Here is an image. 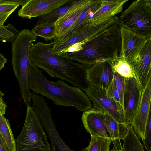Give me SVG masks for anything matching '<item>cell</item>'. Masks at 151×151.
<instances>
[{"label": "cell", "instance_id": "1", "mask_svg": "<svg viewBox=\"0 0 151 151\" xmlns=\"http://www.w3.org/2000/svg\"><path fill=\"white\" fill-rule=\"evenodd\" d=\"M53 45V42L49 43L38 42L32 45L30 62L51 77L65 80L85 91L88 84L85 67L80 63L53 53L51 48Z\"/></svg>", "mask_w": 151, "mask_h": 151}, {"label": "cell", "instance_id": "2", "mask_svg": "<svg viewBox=\"0 0 151 151\" xmlns=\"http://www.w3.org/2000/svg\"><path fill=\"white\" fill-rule=\"evenodd\" d=\"M30 62L28 83L30 89L52 100L56 105L74 107L78 112L92 108L90 100L81 89L69 86L62 80H49Z\"/></svg>", "mask_w": 151, "mask_h": 151}, {"label": "cell", "instance_id": "3", "mask_svg": "<svg viewBox=\"0 0 151 151\" xmlns=\"http://www.w3.org/2000/svg\"><path fill=\"white\" fill-rule=\"evenodd\" d=\"M121 46L120 27L117 23L85 42L80 50L60 56L79 62L86 68L119 54Z\"/></svg>", "mask_w": 151, "mask_h": 151}, {"label": "cell", "instance_id": "4", "mask_svg": "<svg viewBox=\"0 0 151 151\" xmlns=\"http://www.w3.org/2000/svg\"><path fill=\"white\" fill-rule=\"evenodd\" d=\"M16 141V151H51L40 120L30 106L27 107L24 123Z\"/></svg>", "mask_w": 151, "mask_h": 151}, {"label": "cell", "instance_id": "5", "mask_svg": "<svg viewBox=\"0 0 151 151\" xmlns=\"http://www.w3.org/2000/svg\"><path fill=\"white\" fill-rule=\"evenodd\" d=\"M37 39V37L31 30L24 29L19 31L12 42V64L15 75L22 88L29 86L30 48Z\"/></svg>", "mask_w": 151, "mask_h": 151}, {"label": "cell", "instance_id": "6", "mask_svg": "<svg viewBox=\"0 0 151 151\" xmlns=\"http://www.w3.org/2000/svg\"><path fill=\"white\" fill-rule=\"evenodd\" d=\"M120 27L148 38L151 36V9L143 0L133 1L118 17Z\"/></svg>", "mask_w": 151, "mask_h": 151}, {"label": "cell", "instance_id": "7", "mask_svg": "<svg viewBox=\"0 0 151 151\" xmlns=\"http://www.w3.org/2000/svg\"><path fill=\"white\" fill-rule=\"evenodd\" d=\"M31 107L37 115L51 142V151H74L70 149L60 137L53 120L50 108L44 99L36 96L32 99ZM83 147L81 151H85Z\"/></svg>", "mask_w": 151, "mask_h": 151}, {"label": "cell", "instance_id": "8", "mask_svg": "<svg viewBox=\"0 0 151 151\" xmlns=\"http://www.w3.org/2000/svg\"><path fill=\"white\" fill-rule=\"evenodd\" d=\"M118 17L115 16L93 22L73 34L58 45L53 46L51 51L58 55L65 54L71 46L82 44L86 41L100 33L111 25L118 23Z\"/></svg>", "mask_w": 151, "mask_h": 151}, {"label": "cell", "instance_id": "9", "mask_svg": "<svg viewBox=\"0 0 151 151\" xmlns=\"http://www.w3.org/2000/svg\"><path fill=\"white\" fill-rule=\"evenodd\" d=\"M93 103V107L124 123L123 111L120 104L108 95L105 90L88 84L85 91Z\"/></svg>", "mask_w": 151, "mask_h": 151}, {"label": "cell", "instance_id": "10", "mask_svg": "<svg viewBox=\"0 0 151 151\" xmlns=\"http://www.w3.org/2000/svg\"><path fill=\"white\" fill-rule=\"evenodd\" d=\"M143 89L134 77L124 78L123 100L124 124L131 125L140 102Z\"/></svg>", "mask_w": 151, "mask_h": 151}, {"label": "cell", "instance_id": "11", "mask_svg": "<svg viewBox=\"0 0 151 151\" xmlns=\"http://www.w3.org/2000/svg\"><path fill=\"white\" fill-rule=\"evenodd\" d=\"M151 36L147 39L134 58L128 62L143 90L151 78Z\"/></svg>", "mask_w": 151, "mask_h": 151}, {"label": "cell", "instance_id": "12", "mask_svg": "<svg viewBox=\"0 0 151 151\" xmlns=\"http://www.w3.org/2000/svg\"><path fill=\"white\" fill-rule=\"evenodd\" d=\"M73 0H28L18 12L22 18L31 19L46 14Z\"/></svg>", "mask_w": 151, "mask_h": 151}, {"label": "cell", "instance_id": "13", "mask_svg": "<svg viewBox=\"0 0 151 151\" xmlns=\"http://www.w3.org/2000/svg\"><path fill=\"white\" fill-rule=\"evenodd\" d=\"M86 74L88 84L106 90L113 79L114 72L109 62L105 60L86 68Z\"/></svg>", "mask_w": 151, "mask_h": 151}, {"label": "cell", "instance_id": "14", "mask_svg": "<svg viewBox=\"0 0 151 151\" xmlns=\"http://www.w3.org/2000/svg\"><path fill=\"white\" fill-rule=\"evenodd\" d=\"M151 100V78L143 91L140 102L131 125L135 134L143 141L150 111Z\"/></svg>", "mask_w": 151, "mask_h": 151}, {"label": "cell", "instance_id": "15", "mask_svg": "<svg viewBox=\"0 0 151 151\" xmlns=\"http://www.w3.org/2000/svg\"><path fill=\"white\" fill-rule=\"evenodd\" d=\"M120 27L121 46L119 56L128 63L135 57L147 38L127 29Z\"/></svg>", "mask_w": 151, "mask_h": 151}, {"label": "cell", "instance_id": "16", "mask_svg": "<svg viewBox=\"0 0 151 151\" xmlns=\"http://www.w3.org/2000/svg\"><path fill=\"white\" fill-rule=\"evenodd\" d=\"M81 119L84 127L91 137H110L105 123L104 112L92 107L84 111Z\"/></svg>", "mask_w": 151, "mask_h": 151}, {"label": "cell", "instance_id": "17", "mask_svg": "<svg viewBox=\"0 0 151 151\" xmlns=\"http://www.w3.org/2000/svg\"><path fill=\"white\" fill-rule=\"evenodd\" d=\"M101 4V0H91L73 24L59 38L54 40L53 46L89 24L91 22L90 20L99 9Z\"/></svg>", "mask_w": 151, "mask_h": 151}, {"label": "cell", "instance_id": "18", "mask_svg": "<svg viewBox=\"0 0 151 151\" xmlns=\"http://www.w3.org/2000/svg\"><path fill=\"white\" fill-rule=\"evenodd\" d=\"M90 1L76 0L72 7L55 22L56 35L54 40L59 38L73 24Z\"/></svg>", "mask_w": 151, "mask_h": 151}, {"label": "cell", "instance_id": "19", "mask_svg": "<svg viewBox=\"0 0 151 151\" xmlns=\"http://www.w3.org/2000/svg\"><path fill=\"white\" fill-rule=\"evenodd\" d=\"M104 113L106 127L114 147L117 150H121L122 146L120 140H122L126 135L129 125L119 122L109 114Z\"/></svg>", "mask_w": 151, "mask_h": 151}, {"label": "cell", "instance_id": "20", "mask_svg": "<svg viewBox=\"0 0 151 151\" xmlns=\"http://www.w3.org/2000/svg\"><path fill=\"white\" fill-rule=\"evenodd\" d=\"M128 0H101V6L90 22L108 18L122 12L124 4Z\"/></svg>", "mask_w": 151, "mask_h": 151}, {"label": "cell", "instance_id": "21", "mask_svg": "<svg viewBox=\"0 0 151 151\" xmlns=\"http://www.w3.org/2000/svg\"><path fill=\"white\" fill-rule=\"evenodd\" d=\"M76 0L66 5L60 7L46 14L39 17L34 27L48 26L55 25L58 19L66 13L73 5Z\"/></svg>", "mask_w": 151, "mask_h": 151}, {"label": "cell", "instance_id": "22", "mask_svg": "<svg viewBox=\"0 0 151 151\" xmlns=\"http://www.w3.org/2000/svg\"><path fill=\"white\" fill-rule=\"evenodd\" d=\"M111 65L114 72L125 78L135 77L129 63L116 53L112 58L107 60ZM136 79V78H135Z\"/></svg>", "mask_w": 151, "mask_h": 151}, {"label": "cell", "instance_id": "23", "mask_svg": "<svg viewBox=\"0 0 151 151\" xmlns=\"http://www.w3.org/2000/svg\"><path fill=\"white\" fill-rule=\"evenodd\" d=\"M122 140V149L124 151H145L139 138L134 132L131 125L129 126L127 132Z\"/></svg>", "mask_w": 151, "mask_h": 151}, {"label": "cell", "instance_id": "24", "mask_svg": "<svg viewBox=\"0 0 151 151\" xmlns=\"http://www.w3.org/2000/svg\"><path fill=\"white\" fill-rule=\"evenodd\" d=\"M0 134L5 141L9 151H16V141L9 120L0 115Z\"/></svg>", "mask_w": 151, "mask_h": 151}, {"label": "cell", "instance_id": "25", "mask_svg": "<svg viewBox=\"0 0 151 151\" xmlns=\"http://www.w3.org/2000/svg\"><path fill=\"white\" fill-rule=\"evenodd\" d=\"M112 142L110 137H91L89 144L85 151H110Z\"/></svg>", "mask_w": 151, "mask_h": 151}, {"label": "cell", "instance_id": "26", "mask_svg": "<svg viewBox=\"0 0 151 151\" xmlns=\"http://www.w3.org/2000/svg\"><path fill=\"white\" fill-rule=\"evenodd\" d=\"M36 36H39L46 41L54 39L56 35V27L55 25L48 26L34 27L31 30Z\"/></svg>", "mask_w": 151, "mask_h": 151}, {"label": "cell", "instance_id": "27", "mask_svg": "<svg viewBox=\"0 0 151 151\" xmlns=\"http://www.w3.org/2000/svg\"><path fill=\"white\" fill-rule=\"evenodd\" d=\"M17 30L11 24L0 26V41L12 42L19 33Z\"/></svg>", "mask_w": 151, "mask_h": 151}, {"label": "cell", "instance_id": "28", "mask_svg": "<svg viewBox=\"0 0 151 151\" xmlns=\"http://www.w3.org/2000/svg\"><path fill=\"white\" fill-rule=\"evenodd\" d=\"M16 4L0 1V25L3 26L9 17L19 6Z\"/></svg>", "mask_w": 151, "mask_h": 151}, {"label": "cell", "instance_id": "29", "mask_svg": "<svg viewBox=\"0 0 151 151\" xmlns=\"http://www.w3.org/2000/svg\"><path fill=\"white\" fill-rule=\"evenodd\" d=\"M144 148L147 151H151V112L150 111L146 127L145 138L142 141Z\"/></svg>", "mask_w": 151, "mask_h": 151}, {"label": "cell", "instance_id": "30", "mask_svg": "<svg viewBox=\"0 0 151 151\" xmlns=\"http://www.w3.org/2000/svg\"><path fill=\"white\" fill-rule=\"evenodd\" d=\"M117 89L119 91L121 101V105L123 109V100L124 87L125 78L121 76L116 72H114Z\"/></svg>", "mask_w": 151, "mask_h": 151}, {"label": "cell", "instance_id": "31", "mask_svg": "<svg viewBox=\"0 0 151 151\" xmlns=\"http://www.w3.org/2000/svg\"><path fill=\"white\" fill-rule=\"evenodd\" d=\"M105 91L108 95L114 99L121 106L119 93L116 87L114 76L111 83Z\"/></svg>", "mask_w": 151, "mask_h": 151}, {"label": "cell", "instance_id": "32", "mask_svg": "<svg viewBox=\"0 0 151 151\" xmlns=\"http://www.w3.org/2000/svg\"><path fill=\"white\" fill-rule=\"evenodd\" d=\"M28 0H0V1L5 2L11 3L18 4L19 5L22 6Z\"/></svg>", "mask_w": 151, "mask_h": 151}, {"label": "cell", "instance_id": "33", "mask_svg": "<svg viewBox=\"0 0 151 151\" xmlns=\"http://www.w3.org/2000/svg\"><path fill=\"white\" fill-rule=\"evenodd\" d=\"M0 151H9L6 143L0 134Z\"/></svg>", "mask_w": 151, "mask_h": 151}, {"label": "cell", "instance_id": "34", "mask_svg": "<svg viewBox=\"0 0 151 151\" xmlns=\"http://www.w3.org/2000/svg\"><path fill=\"white\" fill-rule=\"evenodd\" d=\"M7 106L3 101L2 98L0 100V115L5 114V111Z\"/></svg>", "mask_w": 151, "mask_h": 151}, {"label": "cell", "instance_id": "35", "mask_svg": "<svg viewBox=\"0 0 151 151\" xmlns=\"http://www.w3.org/2000/svg\"><path fill=\"white\" fill-rule=\"evenodd\" d=\"M7 59L0 53V70L4 68L5 65L7 62Z\"/></svg>", "mask_w": 151, "mask_h": 151}, {"label": "cell", "instance_id": "36", "mask_svg": "<svg viewBox=\"0 0 151 151\" xmlns=\"http://www.w3.org/2000/svg\"><path fill=\"white\" fill-rule=\"evenodd\" d=\"M143 1L145 6L150 9H151V0H143Z\"/></svg>", "mask_w": 151, "mask_h": 151}, {"label": "cell", "instance_id": "37", "mask_svg": "<svg viewBox=\"0 0 151 151\" xmlns=\"http://www.w3.org/2000/svg\"><path fill=\"white\" fill-rule=\"evenodd\" d=\"M110 151H124V150L122 149L119 150H117L115 149V148L114 147H113L112 150Z\"/></svg>", "mask_w": 151, "mask_h": 151}, {"label": "cell", "instance_id": "38", "mask_svg": "<svg viewBox=\"0 0 151 151\" xmlns=\"http://www.w3.org/2000/svg\"><path fill=\"white\" fill-rule=\"evenodd\" d=\"M3 96L2 93L0 91V100L2 98V96Z\"/></svg>", "mask_w": 151, "mask_h": 151}, {"label": "cell", "instance_id": "39", "mask_svg": "<svg viewBox=\"0 0 151 151\" xmlns=\"http://www.w3.org/2000/svg\"><path fill=\"white\" fill-rule=\"evenodd\" d=\"M1 26V25H0V26Z\"/></svg>", "mask_w": 151, "mask_h": 151}]
</instances>
